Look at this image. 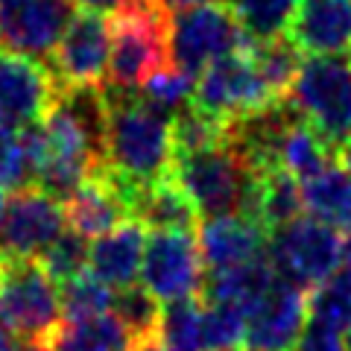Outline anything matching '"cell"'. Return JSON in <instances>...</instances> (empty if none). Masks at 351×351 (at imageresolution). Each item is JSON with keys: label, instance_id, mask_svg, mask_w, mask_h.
<instances>
[{"label": "cell", "instance_id": "10", "mask_svg": "<svg viewBox=\"0 0 351 351\" xmlns=\"http://www.w3.org/2000/svg\"><path fill=\"white\" fill-rule=\"evenodd\" d=\"M50 73L62 88H103L108 73V18L80 9L53 47Z\"/></svg>", "mask_w": 351, "mask_h": 351}, {"label": "cell", "instance_id": "38", "mask_svg": "<svg viewBox=\"0 0 351 351\" xmlns=\"http://www.w3.org/2000/svg\"><path fill=\"white\" fill-rule=\"evenodd\" d=\"M158 9H164L167 15H176V12H188V9H199V6H211V3H219V0H152Z\"/></svg>", "mask_w": 351, "mask_h": 351}, {"label": "cell", "instance_id": "25", "mask_svg": "<svg viewBox=\"0 0 351 351\" xmlns=\"http://www.w3.org/2000/svg\"><path fill=\"white\" fill-rule=\"evenodd\" d=\"M249 56L255 62V68L261 73V80L267 82V88L278 100H287V91L299 73L304 56L290 44L287 36L269 38V41H252Z\"/></svg>", "mask_w": 351, "mask_h": 351}, {"label": "cell", "instance_id": "39", "mask_svg": "<svg viewBox=\"0 0 351 351\" xmlns=\"http://www.w3.org/2000/svg\"><path fill=\"white\" fill-rule=\"evenodd\" d=\"M135 351H179V348H173L167 343H161L158 337H152V339H144V343H135Z\"/></svg>", "mask_w": 351, "mask_h": 351}, {"label": "cell", "instance_id": "6", "mask_svg": "<svg viewBox=\"0 0 351 351\" xmlns=\"http://www.w3.org/2000/svg\"><path fill=\"white\" fill-rule=\"evenodd\" d=\"M249 44L252 38L226 3L170 15V64L188 73L191 80L211 68L214 62L249 50Z\"/></svg>", "mask_w": 351, "mask_h": 351}, {"label": "cell", "instance_id": "43", "mask_svg": "<svg viewBox=\"0 0 351 351\" xmlns=\"http://www.w3.org/2000/svg\"><path fill=\"white\" fill-rule=\"evenodd\" d=\"M6 205H9V196L6 191H0V226H3V217H6Z\"/></svg>", "mask_w": 351, "mask_h": 351}, {"label": "cell", "instance_id": "13", "mask_svg": "<svg viewBox=\"0 0 351 351\" xmlns=\"http://www.w3.org/2000/svg\"><path fill=\"white\" fill-rule=\"evenodd\" d=\"M64 232V205L36 188L18 191L0 226V255L41 258Z\"/></svg>", "mask_w": 351, "mask_h": 351}, {"label": "cell", "instance_id": "4", "mask_svg": "<svg viewBox=\"0 0 351 351\" xmlns=\"http://www.w3.org/2000/svg\"><path fill=\"white\" fill-rule=\"evenodd\" d=\"M287 100L334 156L351 144V62L346 56H307Z\"/></svg>", "mask_w": 351, "mask_h": 351}, {"label": "cell", "instance_id": "34", "mask_svg": "<svg viewBox=\"0 0 351 351\" xmlns=\"http://www.w3.org/2000/svg\"><path fill=\"white\" fill-rule=\"evenodd\" d=\"M32 188V156L24 129L0 126V191Z\"/></svg>", "mask_w": 351, "mask_h": 351}, {"label": "cell", "instance_id": "19", "mask_svg": "<svg viewBox=\"0 0 351 351\" xmlns=\"http://www.w3.org/2000/svg\"><path fill=\"white\" fill-rule=\"evenodd\" d=\"M129 214L144 232H196L199 228V214L184 196V191L170 176L147 188H138L132 196Z\"/></svg>", "mask_w": 351, "mask_h": 351}, {"label": "cell", "instance_id": "37", "mask_svg": "<svg viewBox=\"0 0 351 351\" xmlns=\"http://www.w3.org/2000/svg\"><path fill=\"white\" fill-rule=\"evenodd\" d=\"M80 9H85V12H97V15H112L117 12V9H123L126 3H132V0H73Z\"/></svg>", "mask_w": 351, "mask_h": 351}, {"label": "cell", "instance_id": "23", "mask_svg": "<svg viewBox=\"0 0 351 351\" xmlns=\"http://www.w3.org/2000/svg\"><path fill=\"white\" fill-rule=\"evenodd\" d=\"M302 199L307 217L331 228H351V182L337 161L319 176L302 182Z\"/></svg>", "mask_w": 351, "mask_h": 351}, {"label": "cell", "instance_id": "5", "mask_svg": "<svg viewBox=\"0 0 351 351\" xmlns=\"http://www.w3.org/2000/svg\"><path fill=\"white\" fill-rule=\"evenodd\" d=\"M59 319V287L41 261L0 255V328L18 343H47Z\"/></svg>", "mask_w": 351, "mask_h": 351}, {"label": "cell", "instance_id": "26", "mask_svg": "<svg viewBox=\"0 0 351 351\" xmlns=\"http://www.w3.org/2000/svg\"><path fill=\"white\" fill-rule=\"evenodd\" d=\"M252 41L281 38L299 0H228L226 3Z\"/></svg>", "mask_w": 351, "mask_h": 351}, {"label": "cell", "instance_id": "27", "mask_svg": "<svg viewBox=\"0 0 351 351\" xmlns=\"http://www.w3.org/2000/svg\"><path fill=\"white\" fill-rule=\"evenodd\" d=\"M307 322L334 328L339 334L351 331V269L334 272L307 295Z\"/></svg>", "mask_w": 351, "mask_h": 351}, {"label": "cell", "instance_id": "14", "mask_svg": "<svg viewBox=\"0 0 351 351\" xmlns=\"http://www.w3.org/2000/svg\"><path fill=\"white\" fill-rule=\"evenodd\" d=\"M307 325V293L295 284L276 278V284L246 313L249 351H293Z\"/></svg>", "mask_w": 351, "mask_h": 351}, {"label": "cell", "instance_id": "36", "mask_svg": "<svg viewBox=\"0 0 351 351\" xmlns=\"http://www.w3.org/2000/svg\"><path fill=\"white\" fill-rule=\"evenodd\" d=\"M293 351H351V346L346 334L334 331V328H325V325H316V322H307L302 337L295 339Z\"/></svg>", "mask_w": 351, "mask_h": 351}, {"label": "cell", "instance_id": "42", "mask_svg": "<svg viewBox=\"0 0 351 351\" xmlns=\"http://www.w3.org/2000/svg\"><path fill=\"white\" fill-rule=\"evenodd\" d=\"M343 261H346V269H351V228H346V237H343Z\"/></svg>", "mask_w": 351, "mask_h": 351}, {"label": "cell", "instance_id": "20", "mask_svg": "<svg viewBox=\"0 0 351 351\" xmlns=\"http://www.w3.org/2000/svg\"><path fill=\"white\" fill-rule=\"evenodd\" d=\"M276 269L269 263V255H263L252 263L223 272H208L202 284V299L208 304H234L240 311H252L263 293L276 284Z\"/></svg>", "mask_w": 351, "mask_h": 351}, {"label": "cell", "instance_id": "30", "mask_svg": "<svg viewBox=\"0 0 351 351\" xmlns=\"http://www.w3.org/2000/svg\"><path fill=\"white\" fill-rule=\"evenodd\" d=\"M112 302H114V293L103 281H97L88 269L59 287V304H62L64 322L112 313Z\"/></svg>", "mask_w": 351, "mask_h": 351}, {"label": "cell", "instance_id": "41", "mask_svg": "<svg viewBox=\"0 0 351 351\" xmlns=\"http://www.w3.org/2000/svg\"><path fill=\"white\" fill-rule=\"evenodd\" d=\"M337 164H339V167H343L346 170V176H348V182H351V144L348 147H343V149H337Z\"/></svg>", "mask_w": 351, "mask_h": 351}, {"label": "cell", "instance_id": "40", "mask_svg": "<svg viewBox=\"0 0 351 351\" xmlns=\"http://www.w3.org/2000/svg\"><path fill=\"white\" fill-rule=\"evenodd\" d=\"M18 348H21L18 339H15L12 334H9L6 328H0V351H18Z\"/></svg>", "mask_w": 351, "mask_h": 351}, {"label": "cell", "instance_id": "17", "mask_svg": "<svg viewBox=\"0 0 351 351\" xmlns=\"http://www.w3.org/2000/svg\"><path fill=\"white\" fill-rule=\"evenodd\" d=\"M196 243H199L205 272H223L267 255L269 232L258 219L234 214V217L205 219L199 226Z\"/></svg>", "mask_w": 351, "mask_h": 351}, {"label": "cell", "instance_id": "3", "mask_svg": "<svg viewBox=\"0 0 351 351\" xmlns=\"http://www.w3.org/2000/svg\"><path fill=\"white\" fill-rule=\"evenodd\" d=\"M170 179L184 191L199 219H219L234 214L249 217L258 188V173L228 144L176 156Z\"/></svg>", "mask_w": 351, "mask_h": 351}, {"label": "cell", "instance_id": "35", "mask_svg": "<svg viewBox=\"0 0 351 351\" xmlns=\"http://www.w3.org/2000/svg\"><path fill=\"white\" fill-rule=\"evenodd\" d=\"M88 240L80 237L76 232H62V237L53 243L44 255L38 258L41 267L47 269V276L56 281V287H62V284H68L71 278L82 276V272L88 269Z\"/></svg>", "mask_w": 351, "mask_h": 351}, {"label": "cell", "instance_id": "21", "mask_svg": "<svg viewBox=\"0 0 351 351\" xmlns=\"http://www.w3.org/2000/svg\"><path fill=\"white\" fill-rule=\"evenodd\" d=\"M249 217L258 219L269 234L295 223L299 217H304L302 184L281 167L258 173V188H255V199H252V208H249Z\"/></svg>", "mask_w": 351, "mask_h": 351}, {"label": "cell", "instance_id": "45", "mask_svg": "<svg viewBox=\"0 0 351 351\" xmlns=\"http://www.w3.org/2000/svg\"><path fill=\"white\" fill-rule=\"evenodd\" d=\"M348 50H351V47H348ZM348 62H351V56H348Z\"/></svg>", "mask_w": 351, "mask_h": 351}, {"label": "cell", "instance_id": "18", "mask_svg": "<svg viewBox=\"0 0 351 351\" xmlns=\"http://www.w3.org/2000/svg\"><path fill=\"white\" fill-rule=\"evenodd\" d=\"M144 226H138L135 219H126L123 226L112 228L88 246V272L97 281H103L112 293L135 287L141 276V261H144Z\"/></svg>", "mask_w": 351, "mask_h": 351}, {"label": "cell", "instance_id": "31", "mask_svg": "<svg viewBox=\"0 0 351 351\" xmlns=\"http://www.w3.org/2000/svg\"><path fill=\"white\" fill-rule=\"evenodd\" d=\"M202 299H184L161 307L158 339L179 351H202L199 331H202Z\"/></svg>", "mask_w": 351, "mask_h": 351}, {"label": "cell", "instance_id": "29", "mask_svg": "<svg viewBox=\"0 0 351 351\" xmlns=\"http://www.w3.org/2000/svg\"><path fill=\"white\" fill-rule=\"evenodd\" d=\"M193 85L196 82L188 73L176 71L170 64V68H164L161 73L152 76L147 85H141V91L135 97L141 106H147L152 114H158L170 123V120L193 100Z\"/></svg>", "mask_w": 351, "mask_h": 351}, {"label": "cell", "instance_id": "24", "mask_svg": "<svg viewBox=\"0 0 351 351\" xmlns=\"http://www.w3.org/2000/svg\"><path fill=\"white\" fill-rule=\"evenodd\" d=\"M328 164H334V149L299 117L281 141L278 167L302 184L307 179H313V176H319Z\"/></svg>", "mask_w": 351, "mask_h": 351}, {"label": "cell", "instance_id": "11", "mask_svg": "<svg viewBox=\"0 0 351 351\" xmlns=\"http://www.w3.org/2000/svg\"><path fill=\"white\" fill-rule=\"evenodd\" d=\"M59 100V85L47 64L0 50V126L29 129L44 123Z\"/></svg>", "mask_w": 351, "mask_h": 351}, {"label": "cell", "instance_id": "9", "mask_svg": "<svg viewBox=\"0 0 351 351\" xmlns=\"http://www.w3.org/2000/svg\"><path fill=\"white\" fill-rule=\"evenodd\" d=\"M144 290L161 307L184 299H202L205 267L199 243L191 232H147L141 261Z\"/></svg>", "mask_w": 351, "mask_h": 351}, {"label": "cell", "instance_id": "16", "mask_svg": "<svg viewBox=\"0 0 351 351\" xmlns=\"http://www.w3.org/2000/svg\"><path fill=\"white\" fill-rule=\"evenodd\" d=\"M287 38L302 56H343L351 47V0H299Z\"/></svg>", "mask_w": 351, "mask_h": 351}, {"label": "cell", "instance_id": "44", "mask_svg": "<svg viewBox=\"0 0 351 351\" xmlns=\"http://www.w3.org/2000/svg\"><path fill=\"white\" fill-rule=\"evenodd\" d=\"M226 351H249L246 346H234V348H226Z\"/></svg>", "mask_w": 351, "mask_h": 351}, {"label": "cell", "instance_id": "15", "mask_svg": "<svg viewBox=\"0 0 351 351\" xmlns=\"http://www.w3.org/2000/svg\"><path fill=\"white\" fill-rule=\"evenodd\" d=\"M138 188H129L114 173L100 167L76 188V193L64 202V226L80 237H103L112 228L132 219L129 205Z\"/></svg>", "mask_w": 351, "mask_h": 351}, {"label": "cell", "instance_id": "12", "mask_svg": "<svg viewBox=\"0 0 351 351\" xmlns=\"http://www.w3.org/2000/svg\"><path fill=\"white\" fill-rule=\"evenodd\" d=\"M73 15V0H0V50L50 62Z\"/></svg>", "mask_w": 351, "mask_h": 351}, {"label": "cell", "instance_id": "32", "mask_svg": "<svg viewBox=\"0 0 351 351\" xmlns=\"http://www.w3.org/2000/svg\"><path fill=\"white\" fill-rule=\"evenodd\" d=\"M112 313L126 325V331L135 337V343L158 337L161 322V304L152 299L144 287H126L114 293Z\"/></svg>", "mask_w": 351, "mask_h": 351}, {"label": "cell", "instance_id": "33", "mask_svg": "<svg viewBox=\"0 0 351 351\" xmlns=\"http://www.w3.org/2000/svg\"><path fill=\"white\" fill-rule=\"evenodd\" d=\"M246 339V311L234 304H205L202 307V351H226L243 346Z\"/></svg>", "mask_w": 351, "mask_h": 351}, {"label": "cell", "instance_id": "8", "mask_svg": "<svg viewBox=\"0 0 351 351\" xmlns=\"http://www.w3.org/2000/svg\"><path fill=\"white\" fill-rule=\"evenodd\" d=\"M191 103L199 112L217 117L219 123H234V120H243L249 114L269 108L272 103H278V97L261 80L249 50H243L205 68L193 85Z\"/></svg>", "mask_w": 351, "mask_h": 351}, {"label": "cell", "instance_id": "2", "mask_svg": "<svg viewBox=\"0 0 351 351\" xmlns=\"http://www.w3.org/2000/svg\"><path fill=\"white\" fill-rule=\"evenodd\" d=\"M108 18L106 91L138 94L152 76L170 68V15L152 0H132Z\"/></svg>", "mask_w": 351, "mask_h": 351}, {"label": "cell", "instance_id": "22", "mask_svg": "<svg viewBox=\"0 0 351 351\" xmlns=\"http://www.w3.org/2000/svg\"><path fill=\"white\" fill-rule=\"evenodd\" d=\"M44 346L47 351H135V337L114 313H103L91 319L59 322Z\"/></svg>", "mask_w": 351, "mask_h": 351}, {"label": "cell", "instance_id": "28", "mask_svg": "<svg viewBox=\"0 0 351 351\" xmlns=\"http://www.w3.org/2000/svg\"><path fill=\"white\" fill-rule=\"evenodd\" d=\"M226 126L217 117L199 112L193 103H188L179 114L170 120V138H173V158L188 156V152H199L208 147L226 144Z\"/></svg>", "mask_w": 351, "mask_h": 351}, {"label": "cell", "instance_id": "7", "mask_svg": "<svg viewBox=\"0 0 351 351\" xmlns=\"http://www.w3.org/2000/svg\"><path fill=\"white\" fill-rule=\"evenodd\" d=\"M267 255L278 278L307 293L325 284L334 272H339L343 237L337 234V228L304 214L295 223L269 234Z\"/></svg>", "mask_w": 351, "mask_h": 351}, {"label": "cell", "instance_id": "1", "mask_svg": "<svg viewBox=\"0 0 351 351\" xmlns=\"http://www.w3.org/2000/svg\"><path fill=\"white\" fill-rule=\"evenodd\" d=\"M106 164L129 188H147L170 176V123L138 103L135 94L106 91Z\"/></svg>", "mask_w": 351, "mask_h": 351}]
</instances>
